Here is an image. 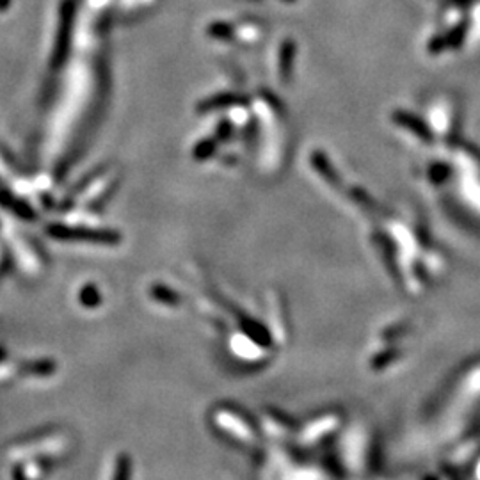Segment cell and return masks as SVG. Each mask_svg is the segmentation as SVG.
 <instances>
[{
	"label": "cell",
	"instance_id": "cell-1",
	"mask_svg": "<svg viewBox=\"0 0 480 480\" xmlns=\"http://www.w3.org/2000/svg\"><path fill=\"white\" fill-rule=\"evenodd\" d=\"M14 480H27V479H25L23 471H20V469H14Z\"/></svg>",
	"mask_w": 480,
	"mask_h": 480
}]
</instances>
